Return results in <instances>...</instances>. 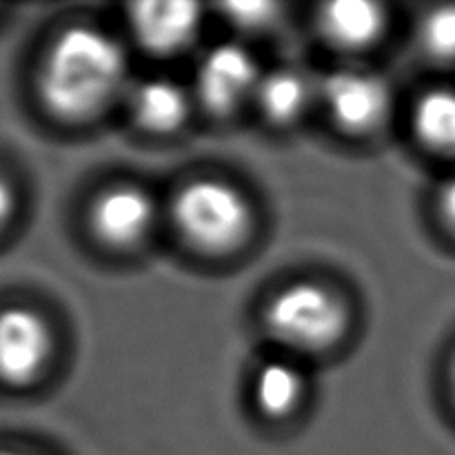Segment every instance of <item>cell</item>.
<instances>
[{
    "instance_id": "obj_3",
    "label": "cell",
    "mask_w": 455,
    "mask_h": 455,
    "mask_svg": "<svg viewBox=\"0 0 455 455\" xmlns=\"http://www.w3.org/2000/svg\"><path fill=\"white\" fill-rule=\"evenodd\" d=\"M265 324L280 345L311 354L336 345L347 331L349 315L331 289L318 283H293L271 298Z\"/></svg>"
},
{
    "instance_id": "obj_10",
    "label": "cell",
    "mask_w": 455,
    "mask_h": 455,
    "mask_svg": "<svg viewBox=\"0 0 455 455\" xmlns=\"http://www.w3.org/2000/svg\"><path fill=\"white\" fill-rule=\"evenodd\" d=\"M136 123L149 133H172L182 127L189 116L185 89L169 78H151L136 87L132 98Z\"/></svg>"
},
{
    "instance_id": "obj_13",
    "label": "cell",
    "mask_w": 455,
    "mask_h": 455,
    "mask_svg": "<svg viewBox=\"0 0 455 455\" xmlns=\"http://www.w3.org/2000/svg\"><path fill=\"white\" fill-rule=\"evenodd\" d=\"M309 83L293 69H278L262 76L256 89V100L267 120L275 124H289L305 114L309 105Z\"/></svg>"
},
{
    "instance_id": "obj_1",
    "label": "cell",
    "mask_w": 455,
    "mask_h": 455,
    "mask_svg": "<svg viewBox=\"0 0 455 455\" xmlns=\"http://www.w3.org/2000/svg\"><path fill=\"white\" fill-rule=\"evenodd\" d=\"M127 83V56L118 40L96 27L58 34L44 56L38 89L44 107L62 120L100 114Z\"/></svg>"
},
{
    "instance_id": "obj_12",
    "label": "cell",
    "mask_w": 455,
    "mask_h": 455,
    "mask_svg": "<svg viewBox=\"0 0 455 455\" xmlns=\"http://www.w3.org/2000/svg\"><path fill=\"white\" fill-rule=\"evenodd\" d=\"M253 395L265 416L284 418L300 404L305 395V378L296 364L287 360H269L258 369Z\"/></svg>"
},
{
    "instance_id": "obj_5",
    "label": "cell",
    "mask_w": 455,
    "mask_h": 455,
    "mask_svg": "<svg viewBox=\"0 0 455 455\" xmlns=\"http://www.w3.org/2000/svg\"><path fill=\"white\" fill-rule=\"evenodd\" d=\"M260 71L251 53L240 44H218L203 58L196 76V89L212 114L229 116L256 96Z\"/></svg>"
},
{
    "instance_id": "obj_18",
    "label": "cell",
    "mask_w": 455,
    "mask_h": 455,
    "mask_svg": "<svg viewBox=\"0 0 455 455\" xmlns=\"http://www.w3.org/2000/svg\"><path fill=\"white\" fill-rule=\"evenodd\" d=\"M451 389H453V398H455V358H453V364H451Z\"/></svg>"
},
{
    "instance_id": "obj_6",
    "label": "cell",
    "mask_w": 455,
    "mask_h": 455,
    "mask_svg": "<svg viewBox=\"0 0 455 455\" xmlns=\"http://www.w3.org/2000/svg\"><path fill=\"white\" fill-rule=\"evenodd\" d=\"M156 203L145 189L133 185H118L102 191L92 204L89 225L102 244L114 249H129L140 244L151 234Z\"/></svg>"
},
{
    "instance_id": "obj_14",
    "label": "cell",
    "mask_w": 455,
    "mask_h": 455,
    "mask_svg": "<svg viewBox=\"0 0 455 455\" xmlns=\"http://www.w3.org/2000/svg\"><path fill=\"white\" fill-rule=\"evenodd\" d=\"M227 12L234 22L243 27H262L274 20L278 7L269 3H247V4H227Z\"/></svg>"
},
{
    "instance_id": "obj_15",
    "label": "cell",
    "mask_w": 455,
    "mask_h": 455,
    "mask_svg": "<svg viewBox=\"0 0 455 455\" xmlns=\"http://www.w3.org/2000/svg\"><path fill=\"white\" fill-rule=\"evenodd\" d=\"M438 209H440V216H443L444 225L455 234V176L449 178L444 182V187L440 189L438 196Z\"/></svg>"
},
{
    "instance_id": "obj_4",
    "label": "cell",
    "mask_w": 455,
    "mask_h": 455,
    "mask_svg": "<svg viewBox=\"0 0 455 455\" xmlns=\"http://www.w3.org/2000/svg\"><path fill=\"white\" fill-rule=\"evenodd\" d=\"M320 96L331 118L351 133H367L389 114V87L364 69H336L320 84Z\"/></svg>"
},
{
    "instance_id": "obj_11",
    "label": "cell",
    "mask_w": 455,
    "mask_h": 455,
    "mask_svg": "<svg viewBox=\"0 0 455 455\" xmlns=\"http://www.w3.org/2000/svg\"><path fill=\"white\" fill-rule=\"evenodd\" d=\"M413 132L435 154L455 156V89L435 87L413 107Z\"/></svg>"
},
{
    "instance_id": "obj_7",
    "label": "cell",
    "mask_w": 455,
    "mask_h": 455,
    "mask_svg": "<svg viewBox=\"0 0 455 455\" xmlns=\"http://www.w3.org/2000/svg\"><path fill=\"white\" fill-rule=\"evenodd\" d=\"M52 354V331L44 318L25 307L0 311V380L25 385L34 380Z\"/></svg>"
},
{
    "instance_id": "obj_17",
    "label": "cell",
    "mask_w": 455,
    "mask_h": 455,
    "mask_svg": "<svg viewBox=\"0 0 455 455\" xmlns=\"http://www.w3.org/2000/svg\"><path fill=\"white\" fill-rule=\"evenodd\" d=\"M0 455H29V453H22V451H12V449H3Z\"/></svg>"
},
{
    "instance_id": "obj_2",
    "label": "cell",
    "mask_w": 455,
    "mask_h": 455,
    "mask_svg": "<svg viewBox=\"0 0 455 455\" xmlns=\"http://www.w3.org/2000/svg\"><path fill=\"white\" fill-rule=\"evenodd\" d=\"M178 234L204 253H227L251 234V207L225 180L200 178L182 187L172 203Z\"/></svg>"
},
{
    "instance_id": "obj_16",
    "label": "cell",
    "mask_w": 455,
    "mask_h": 455,
    "mask_svg": "<svg viewBox=\"0 0 455 455\" xmlns=\"http://www.w3.org/2000/svg\"><path fill=\"white\" fill-rule=\"evenodd\" d=\"M13 212V191L9 182L0 176V227L9 220Z\"/></svg>"
},
{
    "instance_id": "obj_8",
    "label": "cell",
    "mask_w": 455,
    "mask_h": 455,
    "mask_svg": "<svg viewBox=\"0 0 455 455\" xmlns=\"http://www.w3.org/2000/svg\"><path fill=\"white\" fill-rule=\"evenodd\" d=\"M203 9L194 3L149 0L129 9V25L142 49L158 56H173L196 40Z\"/></svg>"
},
{
    "instance_id": "obj_9",
    "label": "cell",
    "mask_w": 455,
    "mask_h": 455,
    "mask_svg": "<svg viewBox=\"0 0 455 455\" xmlns=\"http://www.w3.org/2000/svg\"><path fill=\"white\" fill-rule=\"evenodd\" d=\"M385 9L367 0H338L320 9L318 25L324 38L342 49H364L380 38Z\"/></svg>"
}]
</instances>
